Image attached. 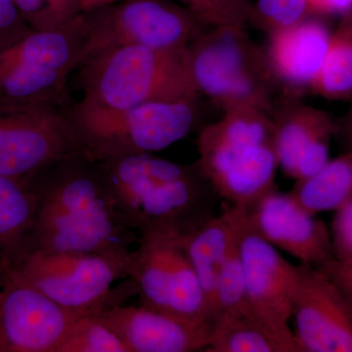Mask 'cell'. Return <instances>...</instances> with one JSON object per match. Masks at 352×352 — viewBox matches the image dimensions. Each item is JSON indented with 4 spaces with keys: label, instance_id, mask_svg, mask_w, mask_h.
<instances>
[{
    "label": "cell",
    "instance_id": "6da1fadb",
    "mask_svg": "<svg viewBox=\"0 0 352 352\" xmlns=\"http://www.w3.org/2000/svg\"><path fill=\"white\" fill-rule=\"evenodd\" d=\"M30 182L38 191V214L14 258L34 252L126 256L138 245L100 164L85 151L55 162Z\"/></svg>",
    "mask_w": 352,
    "mask_h": 352
},
{
    "label": "cell",
    "instance_id": "7a4b0ae2",
    "mask_svg": "<svg viewBox=\"0 0 352 352\" xmlns=\"http://www.w3.org/2000/svg\"><path fill=\"white\" fill-rule=\"evenodd\" d=\"M127 226L139 238L178 241L214 217L217 195L193 166L145 154L97 161Z\"/></svg>",
    "mask_w": 352,
    "mask_h": 352
},
{
    "label": "cell",
    "instance_id": "3957f363",
    "mask_svg": "<svg viewBox=\"0 0 352 352\" xmlns=\"http://www.w3.org/2000/svg\"><path fill=\"white\" fill-rule=\"evenodd\" d=\"M199 166L217 195L248 210L277 188L279 168L272 116L251 107L226 111L199 132Z\"/></svg>",
    "mask_w": 352,
    "mask_h": 352
},
{
    "label": "cell",
    "instance_id": "277c9868",
    "mask_svg": "<svg viewBox=\"0 0 352 352\" xmlns=\"http://www.w3.org/2000/svg\"><path fill=\"white\" fill-rule=\"evenodd\" d=\"M188 50V48H187ZM87 110L122 111L150 102L198 101L187 50L120 45L92 53L78 68Z\"/></svg>",
    "mask_w": 352,
    "mask_h": 352
},
{
    "label": "cell",
    "instance_id": "5b68a950",
    "mask_svg": "<svg viewBox=\"0 0 352 352\" xmlns=\"http://www.w3.org/2000/svg\"><path fill=\"white\" fill-rule=\"evenodd\" d=\"M190 74L199 94L223 112L251 107L272 116L278 80L265 51L245 27H217L204 32L187 50Z\"/></svg>",
    "mask_w": 352,
    "mask_h": 352
},
{
    "label": "cell",
    "instance_id": "8992f818",
    "mask_svg": "<svg viewBox=\"0 0 352 352\" xmlns=\"http://www.w3.org/2000/svg\"><path fill=\"white\" fill-rule=\"evenodd\" d=\"M131 254L27 252L1 266L69 311L85 316L122 305L138 294L127 278Z\"/></svg>",
    "mask_w": 352,
    "mask_h": 352
},
{
    "label": "cell",
    "instance_id": "52a82bcc",
    "mask_svg": "<svg viewBox=\"0 0 352 352\" xmlns=\"http://www.w3.org/2000/svg\"><path fill=\"white\" fill-rule=\"evenodd\" d=\"M197 102H150L122 111L87 110L72 104L76 133L95 161L161 151L195 127Z\"/></svg>",
    "mask_w": 352,
    "mask_h": 352
},
{
    "label": "cell",
    "instance_id": "ba28073f",
    "mask_svg": "<svg viewBox=\"0 0 352 352\" xmlns=\"http://www.w3.org/2000/svg\"><path fill=\"white\" fill-rule=\"evenodd\" d=\"M78 43L67 27L36 31L0 50V108L71 105Z\"/></svg>",
    "mask_w": 352,
    "mask_h": 352
},
{
    "label": "cell",
    "instance_id": "9c48e42d",
    "mask_svg": "<svg viewBox=\"0 0 352 352\" xmlns=\"http://www.w3.org/2000/svg\"><path fill=\"white\" fill-rule=\"evenodd\" d=\"M83 13L91 31L89 56L120 45L185 51L208 28L188 9L170 0H120Z\"/></svg>",
    "mask_w": 352,
    "mask_h": 352
},
{
    "label": "cell",
    "instance_id": "30bf717a",
    "mask_svg": "<svg viewBox=\"0 0 352 352\" xmlns=\"http://www.w3.org/2000/svg\"><path fill=\"white\" fill-rule=\"evenodd\" d=\"M71 106L0 108V175L30 180L55 162L85 151Z\"/></svg>",
    "mask_w": 352,
    "mask_h": 352
},
{
    "label": "cell",
    "instance_id": "8fae6325",
    "mask_svg": "<svg viewBox=\"0 0 352 352\" xmlns=\"http://www.w3.org/2000/svg\"><path fill=\"white\" fill-rule=\"evenodd\" d=\"M2 273L0 352H55L80 315L24 280Z\"/></svg>",
    "mask_w": 352,
    "mask_h": 352
},
{
    "label": "cell",
    "instance_id": "7c38bea8",
    "mask_svg": "<svg viewBox=\"0 0 352 352\" xmlns=\"http://www.w3.org/2000/svg\"><path fill=\"white\" fill-rule=\"evenodd\" d=\"M292 318L302 352H352V303L323 271L298 265Z\"/></svg>",
    "mask_w": 352,
    "mask_h": 352
},
{
    "label": "cell",
    "instance_id": "4fadbf2b",
    "mask_svg": "<svg viewBox=\"0 0 352 352\" xmlns=\"http://www.w3.org/2000/svg\"><path fill=\"white\" fill-rule=\"evenodd\" d=\"M238 245L252 314L285 335L289 329L292 307L298 285V266L293 265L241 217Z\"/></svg>",
    "mask_w": 352,
    "mask_h": 352
},
{
    "label": "cell",
    "instance_id": "5bb4252c",
    "mask_svg": "<svg viewBox=\"0 0 352 352\" xmlns=\"http://www.w3.org/2000/svg\"><path fill=\"white\" fill-rule=\"evenodd\" d=\"M245 214L254 232L300 263L319 266L335 258L327 226L296 203L289 193L273 189Z\"/></svg>",
    "mask_w": 352,
    "mask_h": 352
},
{
    "label": "cell",
    "instance_id": "9a60e30c",
    "mask_svg": "<svg viewBox=\"0 0 352 352\" xmlns=\"http://www.w3.org/2000/svg\"><path fill=\"white\" fill-rule=\"evenodd\" d=\"M276 105L272 118L279 168L296 182L307 179L329 162L336 122L327 113L294 94Z\"/></svg>",
    "mask_w": 352,
    "mask_h": 352
},
{
    "label": "cell",
    "instance_id": "2e32d148",
    "mask_svg": "<svg viewBox=\"0 0 352 352\" xmlns=\"http://www.w3.org/2000/svg\"><path fill=\"white\" fill-rule=\"evenodd\" d=\"M99 316L120 336L129 352L206 351L212 325L195 323L139 305H117Z\"/></svg>",
    "mask_w": 352,
    "mask_h": 352
},
{
    "label": "cell",
    "instance_id": "e0dca14e",
    "mask_svg": "<svg viewBox=\"0 0 352 352\" xmlns=\"http://www.w3.org/2000/svg\"><path fill=\"white\" fill-rule=\"evenodd\" d=\"M331 36L321 21L309 17L270 34L265 54L278 82L289 91L311 88L325 61Z\"/></svg>",
    "mask_w": 352,
    "mask_h": 352
},
{
    "label": "cell",
    "instance_id": "ac0fdd59",
    "mask_svg": "<svg viewBox=\"0 0 352 352\" xmlns=\"http://www.w3.org/2000/svg\"><path fill=\"white\" fill-rule=\"evenodd\" d=\"M243 208L228 207L176 241L195 270L207 296L212 321L215 285L222 265L238 239Z\"/></svg>",
    "mask_w": 352,
    "mask_h": 352
},
{
    "label": "cell",
    "instance_id": "d6986e66",
    "mask_svg": "<svg viewBox=\"0 0 352 352\" xmlns=\"http://www.w3.org/2000/svg\"><path fill=\"white\" fill-rule=\"evenodd\" d=\"M30 180L0 175V265L12 261L27 242L38 210Z\"/></svg>",
    "mask_w": 352,
    "mask_h": 352
},
{
    "label": "cell",
    "instance_id": "ffe728a7",
    "mask_svg": "<svg viewBox=\"0 0 352 352\" xmlns=\"http://www.w3.org/2000/svg\"><path fill=\"white\" fill-rule=\"evenodd\" d=\"M207 352H302L295 335L243 315H221L212 324Z\"/></svg>",
    "mask_w": 352,
    "mask_h": 352
},
{
    "label": "cell",
    "instance_id": "44dd1931",
    "mask_svg": "<svg viewBox=\"0 0 352 352\" xmlns=\"http://www.w3.org/2000/svg\"><path fill=\"white\" fill-rule=\"evenodd\" d=\"M310 214L337 210L352 198V148L289 192Z\"/></svg>",
    "mask_w": 352,
    "mask_h": 352
},
{
    "label": "cell",
    "instance_id": "7402d4cb",
    "mask_svg": "<svg viewBox=\"0 0 352 352\" xmlns=\"http://www.w3.org/2000/svg\"><path fill=\"white\" fill-rule=\"evenodd\" d=\"M314 94L330 100L352 95V11L342 15L332 32L325 61L311 87Z\"/></svg>",
    "mask_w": 352,
    "mask_h": 352
},
{
    "label": "cell",
    "instance_id": "603a6c76",
    "mask_svg": "<svg viewBox=\"0 0 352 352\" xmlns=\"http://www.w3.org/2000/svg\"><path fill=\"white\" fill-rule=\"evenodd\" d=\"M221 315H243L256 318L248 298L238 239L217 277L212 302V324Z\"/></svg>",
    "mask_w": 352,
    "mask_h": 352
},
{
    "label": "cell",
    "instance_id": "cb8c5ba5",
    "mask_svg": "<svg viewBox=\"0 0 352 352\" xmlns=\"http://www.w3.org/2000/svg\"><path fill=\"white\" fill-rule=\"evenodd\" d=\"M55 352H129L124 340L98 314L80 317Z\"/></svg>",
    "mask_w": 352,
    "mask_h": 352
},
{
    "label": "cell",
    "instance_id": "d4e9b609",
    "mask_svg": "<svg viewBox=\"0 0 352 352\" xmlns=\"http://www.w3.org/2000/svg\"><path fill=\"white\" fill-rule=\"evenodd\" d=\"M309 16V0H256V4L252 6L249 22L270 36L302 22Z\"/></svg>",
    "mask_w": 352,
    "mask_h": 352
},
{
    "label": "cell",
    "instance_id": "484cf974",
    "mask_svg": "<svg viewBox=\"0 0 352 352\" xmlns=\"http://www.w3.org/2000/svg\"><path fill=\"white\" fill-rule=\"evenodd\" d=\"M207 27H245L252 6L248 0H176Z\"/></svg>",
    "mask_w": 352,
    "mask_h": 352
},
{
    "label": "cell",
    "instance_id": "4316f807",
    "mask_svg": "<svg viewBox=\"0 0 352 352\" xmlns=\"http://www.w3.org/2000/svg\"><path fill=\"white\" fill-rule=\"evenodd\" d=\"M27 24L36 31L53 29L80 14L69 0H14Z\"/></svg>",
    "mask_w": 352,
    "mask_h": 352
},
{
    "label": "cell",
    "instance_id": "83f0119b",
    "mask_svg": "<svg viewBox=\"0 0 352 352\" xmlns=\"http://www.w3.org/2000/svg\"><path fill=\"white\" fill-rule=\"evenodd\" d=\"M331 238L335 258L352 264V198L336 210Z\"/></svg>",
    "mask_w": 352,
    "mask_h": 352
},
{
    "label": "cell",
    "instance_id": "f1b7e54d",
    "mask_svg": "<svg viewBox=\"0 0 352 352\" xmlns=\"http://www.w3.org/2000/svg\"><path fill=\"white\" fill-rule=\"evenodd\" d=\"M32 31L14 0H0V50L10 45Z\"/></svg>",
    "mask_w": 352,
    "mask_h": 352
},
{
    "label": "cell",
    "instance_id": "f546056e",
    "mask_svg": "<svg viewBox=\"0 0 352 352\" xmlns=\"http://www.w3.org/2000/svg\"><path fill=\"white\" fill-rule=\"evenodd\" d=\"M316 267L330 277L352 303V264H344L333 258Z\"/></svg>",
    "mask_w": 352,
    "mask_h": 352
},
{
    "label": "cell",
    "instance_id": "4dcf8cb0",
    "mask_svg": "<svg viewBox=\"0 0 352 352\" xmlns=\"http://www.w3.org/2000/svg\"><path fill=\"white\" fill-rule=\"evenodd\" d=\"M311 15H332L351 12L352 0H309Z\"/></svg>",
    "mask_w": 352,
    "mask_h": 352
},
{
    "label": "cell",
    "instance_id": "1f68e13d",
    "mask_svg": "<svg viewBox=\"0 0 352 352\" xmlns=\"http://www.w3.org/2000/svg\"><path fill=\"white\" fill-rule=\"evenodd\" d=\"M336 138H339L346 150L352 148V107L340 122H336Z\"/></svg>",
    "mask_w": 352,
    "mask_h": 352
},
{
    "label": "cell",
    "instance_id": "d6a6232c",
    "mask_svg": "<svg viewBox=\"0 0 352 352\" xmlns=\"http://www.w3.org/2000/svg\"><path fill=\"white\" fill-rule=\"evenodd\" d=\"M80 13L88 12L101 7L110 6L120 0H69Z\"/></svg>",
    "mask_w": 352,
    "mask_h": 352
},
{
    "label": "cell",
    "instance_id": "836d02e7",
    "mask_svg": "<svg viewBox=\"0 0 352 352\" xmlns=\"http://www.w3.org/2000/svg\"><path fill=\"white\" fill-rule=\"evenodd\" d=\"M1 282H2V273H1V266H0V288H1Z\"/></svg>",
    "mask_w": 352,
    "mask_h": 352
}]
</instances>
